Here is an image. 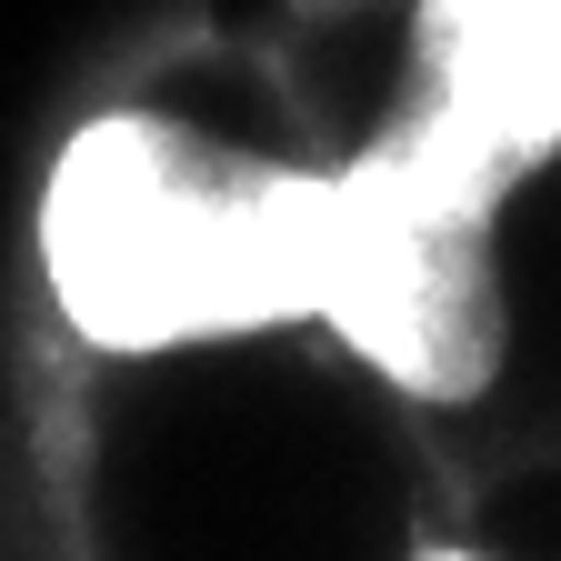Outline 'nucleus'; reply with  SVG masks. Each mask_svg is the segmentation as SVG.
Returning a JSON list of instances; mask_svg holds the SVG:
<instances>
[{
	"label": "nucleus",
	"mask_w": 561,
	"mask_h": 561,
	"mask_svg": "<svg viewBox=\"0 0 561 561\" xmlns=\"http://www.w3.org/2000/svg\"><path fill=\"white\" fill-rule=\"evenodd\" d=\"M481 181H461L442 151H391L351 181H321V291L331 311L381 371L421 391H461L491 362V321H481V280H471V221H481Z\"/></svg>",
	"instance_id": "nucleus-2"
},
{
	"label": "nucleus",
	"mask_w": 561,
	"mask_h": 561,
	"mask_svg": "<svg viewBox=\"0 0 561 561\" xmlns=\"http://www.w3.org/2000/svg\"><path fill=\"white\" fill-rule=\"evenodd\" d=\"M442 111L421 151H442L461 181H502L561 140V0H432Z\"/></svg>",
	"instance_id": "nucleus-3"
},
{
	"label": "nucleus",
	"mask_w": 561,
	"mask_h": 561,
	"mask_svg": "<svg viewBox=\"0 0 561 561\" xmlns=\"http://www.w3.org/2000/svg\"><path fill=\"white\" fill-rule=\"evenodd\" d=\"M60 311L111 351H161L311 311L321 291V181H221L171 130L101 121L60 151L41 201Z\"/></svg>",
	"instance_id": "nucleus-1"
}]
</instances>
